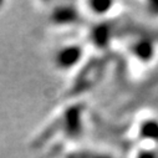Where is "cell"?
<instances>
[{
	"instance_id": "1",
	"label": "cell",
	"mask_w": 158,
	"mask_h": 158,
	"mask_svg": "<svg viewBox=\"0 0 158 158\" xmlns=\"http://www.w3.org/2000/svg\"><path fill=\"white\" fill-rule=\"evenodd\" d=\"M82 57V49L80 45L71 44L60 48L55 54V65L61 70H67L78 64Z\"/></svg>"
},
{
	"instance_id": "2",
	"label": "cell",
	"mask_w": 158,
	"mask_h": 158,
	"mask_svg": "<svg viewBox=\"0 0 158 158\" xmlns=\"http://www.w3.org/2000/svg\"><path fill=\"white\" fill-rule=\"evenodd\" d=\"M112 3H100V2H89L85 4L87 11L92 13L94 15L101 16L108 11V8L112 6Z\"/></svg>"
}]
</instances>
